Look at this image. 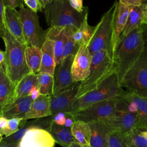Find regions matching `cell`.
<instances>
[{"mask_svg":"<svg viewBox=\"0 0 147 147\" xmlns=\"http://www.w3.org/2000/svg\"><path fill=\"white\" fill-rule=\"evenodd\" d=\"M40 92L38 87H35L32 90L29 96L32 98L33 100H36L40 95Z\"/></svg>","mask_w":147,"mask_h":147,"instance_id":"cell-43","label":"cell"},{"mask_svg":"<svg viewBox=\"0 0 147 147\" xmlns=\"http://www.w3.org/2000/svg\"><path fill=\"white\" fill-rule=\"evenodd\" d=\"M53 121V116L37 118L30 121L23 119L21 123L19 130L14 134L9 137H4L1 140L2 142L18 144L26 131L31 128H41L47 130Z\"/></svg>","mask_w":147,"mask_h":147,"instance_id":"cell-17","label":"cell"},{"mask_svg":"<svg viewBox=\"0 0 147 147\" xmlns=\"http://www.w3.org/2000/svg\"><path fill=\"white\" fill-rule=\"evenodd\" d=\"M5 47V67L6 72L15 85L30 73L25 59L26 44L18 41L5 28L1 37Z\"/></svg>","mask_w":147,"mask_h":147,"instance_id":"cell-2","label":"cell"},{"mask_svg":"<svg viewBox=\"0 0 147 147\" xmlns=\"http://www.w3.org/2000/svg\"><path fill=\"white\" fill-rule=\"evenodd\" d=\"M47 131L51 134L55 143L62 147H69L73 142H75L71 128L57 125L52 121Z\"/></svg>","mask_w":147,"mask_h":147,"instance_id":"cell-26","label":"cell"},{"mask_svg":"<svg viewBox=\"0 0 147 147\" xmlns=\"http://www.w3.org/2000/svg\"><path fill=\"white\" fill-rule=\"evenodd\" d=\"M24 3L19 7L18 12L26 45L41 48L47 40L48 29H42L37 13L25 7Z\"/></svg>","mask_w":147,"mask_h":147,"instance_id":"cell-8","label":"cell"},{"mask_svg":"<svg viewBox=\"0 0 147 147\" xmlns=\"http://www.w3.org/2000/svg\"><path fill=\"white\" fill-rule=\"evenodd\" d=\"M140 27L142 29V33L145 47L147 48V26L144 24H141Z\"/></svg>","mask_w":147,"mask_h":147,"instance_id":"cell-44","label":"cell"},{"mask_svg":"<svg viewBox=\"0 0 147 147\" xmlns=\"http://www.w3.org/2000/svg\"><path fill=\"white\" fill-rule=\"evenodd\" d=\"M129 11L127 22L123 30L119 37V40L123 38L130 32L141 26L142 24L141 21L142 16L146 9V7L144 2L142 5L139 6L129 7Z\"/></svg>","mask_w":147,"mask_h":147,"instance_id":"cell-25","label":"cell"},{"mask_svg":"<svg viewBox=\"0 0 147 147\" xmlns=\"http://www.w3.org/2000/svg\"><path fill=\"white\" fill-rule=\"evenodd\" d=\"M33 101L29 96L17 98L3 109L1 115L7 119L16 118L25 119Z\"/></svg>","mask_w":147,"mask_h":147,"instance_id":"cell-18","label":"cell"},{"mask_svg":"<svg viewBox=\"0 0 147 147\" xmlns=\"http://www.w3.org/2000/svg\"><path fill=\"white\" fill-rule=\"evenodd\" d=\"M121 95L118 97L94 104L73 114L75 121L86 123L103 119L115 115L119 110H125Z\"/></svg>","mask_w":147,"mask_h":147,"instance_id":"cell-7","label":"cell"},{"mask_svg":"<svg viewBox=\"0 0 147 147\" xmlns=\"http://www.w3.org/2000/svg\"><path fill=\"white\" fill-rule=\"evenodd\" d=\"M109 147H129L126 141V134L110 132L108 137Z\"/></svg>","mask_w":147,"mask_h":147,"instance_id":"cell-34","label":"cell"},{"mask_svg":"<svg viewBox=\"0 0 147 147\" xmlns=\"http://www.w3.org/2000/svg\"><path fill=\"white\" fill-rule=\"evenodd\" d=\"M52 115L50 96L40 95L38 98L33 101L30 109L25 119H34Z\"/></svg>","mask_w":147,"mask_h":147,"instance_id":"cell-23","label":"cell"},{"mask_svg":"<svg viewBox=\"0 0 147 147\" xmlns=\"http://www.w3.org/2000/svg\"><path fill=\"white\" fill-rule=\"evenodd\" d=\"M71 131L76 142L82 145L90 146L91 133L87 123L75 121L71 127Z\"/></svg>","mask_w":147,"mask_h":147,"instance_id":"cell-30","label":"cell"},{"mask_svg":"<svg viewBox=\"0 0 147 147\" xmlns=\"http://www.w3.org/2000/svg\"><path fill=\"white\" fill-rule=\"evenodd\" d=\"M44 11L49 28L69 27L75 31L80 28L88 13V7L83 13H79L70 6L68 0H53L50 1Z\"/></svg>","mask_w":147,"mask_h":147,"instance_id":"cell-3","label":"cell"},{"mask_svg":"<svg viewBox=\"0 0 147 147\" xmlns=\"http://www.w3.org/2000/svg\"><path fill=\"white\" fill-rule=\"evenodd\" d=\"M88 13L86 14L80 28L73 32V38L79 46H88L94 34L95 26H90L88 24Z\"/></svg>","mask_w":147,"mask_h":147,"instance_id":"cell-28","label":"cell"},{"mask_svg":"<svg viewBox=\"0 0 147 147\" xmlns=\"http://www.w3.org/2000/svg\"><path fill=\"white\" fill-rule=\"evenodd\" d=\"M115 7V2L104 13L100 21L95 26L94 34L87 46L92 56L97 52L106 51L114 59V52L112 44V19Z\"/></svg>","mask_w":147,"mask_h":147,"instance_id":"cell-6","label":"cell"},{"mask_svg":"<svg viewBox=\"0 0 147 147\" xmlns=\"http://www.w3.org/2000/svg\"><path fill=\"white\" fill-rule=\"evenodd\" d=\"M145 48L140 26L118 41L114 61L119 82L141 57Z\"/></svg>","mask_w":147,"mask_h":147,"instance_id":"cell-1","label":"cell"},{"mask_svg":"<svg viewBox=\"0 0 147 147\" xmlns=\"http://www.w3.org/2000/svg\"><path fill=\"white\" fill-rule=\"evenodd\" d=\"M75 56L64 58L55 67L53 75V95L71 87L74 82L72 76V65Z\"/></svg>","mask_w":147,"mask_h":147,"instance_id":"cell-11","label":"cell"},{"mask_svg":"<svg viewBox=\"0 0 147 147\" xmlns=\"http://www.w3.org/2000/svg\"><path fill=\"white\" fill-rule=\"evenodd\" d=\"M142 130L134 127L126 134V141L129 147H147V139L144 137Z\"/></svg>","mask_w":147,"mask_h":147,"instance_id":"cell-31","label":"cell"},{"mask_svg":"<svg viewBox=\"0 0 147 147\" xmlns=\"http://www.w3.org/2000/svg\"><path fill=\"white\" fill-rule=\"evenodd\" d=\"M69 3L70 6L79 13H83L87 8V7L83 6L82 0H69Z\"/></svg>","mask_w":147,"mask_h":147,"instance_id":"cell-39","label":"cell"},{"mask_svg":"<svg viewBox=\"0 0 147 147\" xmlns=\"http://www.w3.org/2000/svg\"><path fill=\"white\" fill-rule=\"evenodd\" d=\"M16 85L7 76L4 63L0 64V114L2 115L3 109L13 102ZM2 116V115H1Z\"/></svg>","mask_w":147,"mask_h":147,"instance_id":"cell-19","label":"cell"},{"mask_svg":"<svg viewBox=\"0 0 147 147\" xmlns=\"http://www.w3.org/2000/svg\"><path fill=\"white\" fill-rule=\"evenodd\" d=\"M92 56L87 46L82 45L75 55L72 65V76L74 82H81L90 73Z\"/></svg>","mask_w":147,"mask_h":147,"instance_id":"cell-14","label":"cell"},{"mask_svg":"<svg viewBox=\"0 0 147 147\" xmlns=\"http://www.w3.org/2000/svg\"><path fill=\"white\" fill-rule=\"evenodd\" d=\"M23 119L21 118H11L9 119L7 126L0 130L1 134L5 137H9L17 132L21 126V123Z\"/></svg>","mask_w":147,"mask_h":147,"instance_id":"cell-35","label":"cell"},{"mask_svg":"<svg viewBox=\"0 0 147 147\" xmlns=\"http://www.w3.org/2000/svg\"><path fill=\"white\" fill-rule=\"evenodd\" d=\"M52 116L53 122L59 126H64L67 117V113L60 112Z\"/></svg>","mask_w":147,"mask_h":147,"instance_id":"cell-37","label":"cell"},{"mask_svg":"<svg viewBox=\"0 0 147 147\" xmlns=\"http://www.w3.org/2000/svg\"><path fill=\"white\" fill-rule=\"evenodd\" d=\"M0 147H18V144L6 143V142H3L1 141Z\"/></svg>","mask_w":147,"mask_h":147,"instance_id":"cell-46","label":"cell"},{"mask_svg":"<svg viewBox=\"0 0 147 147\" xmlns=\"http://www.w3.org/2000/svg\"><path fill=\"white\" fill-rule=\"evenodd\" d=\"M41 50L42 59L40 69L38 74H46L53 76L56 63L53 41L47 39L41 47Z\"/></svg>","mask_w":147,"mask_h":147,"instance_id":"cell-24","label":"cell"},{"mask_svg":"<svg viewBox=\"0 0 147 147\" xmlns=\"http://www.w3.org/2000/svg\"><path fill=\"white\" fill-rule=\"evenodd\" d=\"M5 29V6L2 0H0V37L3 35Z\"/></svg>","mask_w":147,"mask_h":147,"instance_id":"cell-38","label":"cell"},{"mask_svg":"<svg viewBox=\"0 0 147 147\" xmlns=\"http://www.w3.org/2000/svg\"><path fill=\"white\" fill-rule=\"evenodd\" d=\"M121 96L126 102L127 110L136 116V127L147 130V98L124 90Z\"/></svg>","mask_w":147,"mask_h":147,"instance_id":"cell-10","label":"cell"},{"mask_svg":"<svg viewBox=\"0 0 147 147\" xmlns=\"http://www.w3.org/2000/svg\"><path fill=\"white\" fill-rule=\"evenodd\" d=\"M122 88L147 98V48L120 82Z\"/></svg>","mask_w":147,"mask_h":147,"instance_id":"cell-9","label":"cell"},{"mask_svg":"<svg viewBox=\"0 0 147 147\" xmlns=\"http://www.w3.org/2000/svg\"><path fill=\"white\" fill-rule=\"evenodd\" d=\"M123 4L128 7L139 6L144 3V0H119Z\"/></svg>","mask_w":147,"mask_h":147,"instance_id":"cell-41","label":"cell"},{"mask_svg":"<svg viewBox=\"0 0 147 147\" xmlns=\"http://www.w3.org/2000/svg\"><path fill=\"white\" fill-rule=\"evenodd\" d=\"M0 117H1V114H0Z\"/></svg>","mask_w":147,"mask_h":147,"instance_id":"cell-54","label":"cell"},{"mask_svg":"<svg viewBox=\"0 0 147 147\" xmlns=\"http://www.w3.org/2000/svg\"><path fill=\"white\" fill-rule=\"evenodd\" d=\"M68 27H51L48 28L47 39L53 42L56 66L59 65L62 60L64 45L67 37Z\"/></svg>","mask_w":147,"mask_h":147,"instance_id":"cell-22","label":"cell"},{"mask_svg":"<svg viewBox=\"0 0 147 147\" xmlns=\"http://www.w3.org/2000/svg\"><path fill=\"white\" fill-rule=\"evenodd\" d=\"M3 137V136H2L1 134V133H0V142H1V140H2Z\"/></svg>","mask_w":147,"mask_h":147,"instance_id":"cell-53","label":"cell"},{"mask_svg":"<svg viewBox=\"0 0 147 147\" xmlns=\"http://www.w3.org/2000/svg\"><path fill=\"white\" fill-rule=\"evenodd\" d=\"M129 9L120 1H115V7L112 19V44L114 52L118 44L119 37L127 22Z\"/></svg>","mask_w":147,"mask_h":147,"instance_id":"cell-16","label":"cell"},{"mask_svg":"<svg viewBox=\"0 0 147 147\" xmlns=\"http://www.w3.org/2000/svg\"><path fill=\"white\" fill-rule=\"evenodd\" d=\"M144 2H145V5H146V9H147V0H144Z\"/></svg>","mask_w":147,"mask_h":147,"instance_id":"cell-52","label":"cell"},{"mask_svg":"<svg viewBox=\"0 0 147 147\" xmlns=\"http://www.w3.org/2000/svg\"><path fill=\"white\" fill-rule=\"evenodd\" d=\"M115 71L114 59L108 52L102 51L94 54L92 56L89 75L80 82L76 98L96 89Z\"/></svg>","mask_w":147,"mask_h":147,"instance_id":"cell-4","label":"cell"},{"mask_svg":"<svg viewBox=\"0 0 147 147\" xmlns=\"http://www.w3.org/2000/svg\"><path fill=\"white\" fill-rule=\"evenodd\" d=\"M90 128V147H109L108 137L111 132L103 119L88 123Z\"/></svg>","mask_w":147,"mask_h":147,"instance_id":"cell-20","label":"cell"},{"mask_svg":"<svg viewBox=\"0 0 147 147\" xmlns=\"http://www.w3.org/2000/svg\"><path fill=\"white\" fill-rule=\"evenodd\" d=\"M5 52L0 49V64H3L5 61Z\"/></svg>","mask_w":147,"mask_h":147,"instance_id":"cell-48","label":"cell"},{"mask_svg":"<svg viewBox=\"0 0 147 147\" xmlns=\"http://www.w3.org/2000/svg\"><path fill=\"white\" fill-rule=\"evenodd\" d=\"M38 87V75L28 74L17 84L15 88L14 99L29 96L32 90Z\"/></svg>","mask_w":147,"mask_h":147,"instance_id":"cell-27","label":"cell"},{"mask_svg":"<svg viewBox=\"0 0 147 147\" xmlns=\"http://www.w3.org/2000/svg\"><path fill=\"white\" fill-rule=\"evenodd\" d=\"M5 7H9L16 9L17 7H20L24 3V1L22 0H2Z\"/></svg>","mask_w":147,"mask_h":147,"instance_id":"cell-40","label":"cell"},{"mask_svg":"<svg viewBox=\"0 0 147 147\" xmlns=\"http://www.w3.org/2000/svg\"><path fill=\"white\" fill-rule=\"evenodd\" d=\"M55 144L54 139L47 130L35 127L26 131L18 147H54Z\"/></svg>","mask_w":147,"mask_h":147,"instance_id":"cell-15","label":"cell"},{"mask_svg":"<svg viewBox=\"0 0 147 147\" xmlns=\"http://www.w3.org/2000/svg\"><path fill=\"white\" fill-rule=\"evenodd\" d=\"M75 122V120L74 119V115L71 113H67V117L64 124V126L68 128H71Z\"/></svg>","mask_w":147,"mask_h":147,"instance_id":"cell-42","label":"cell"},{"mask_svg":"<svg viewBox=\"0 0 147 147\" xmlns=\"http://www.w3.org/2000/svg\"><path fill=\"white\" fill-rule=\"evenodd\" d=\"M141 135L145 137L146 139H147V130H142L141 131Z\"/></svg>","mask_w":147,"mask_h":147,"instance_id":"cell-51","label":"cell"},{"mask_svg":"<svg viewBox=\"0 0 147 147\" xmlns=\"http://www.w3.org/2000/svg\"><path fill=\"white\" fill-rule=\"evenodd\" d=\"M8 121L9 119L2 116L0 117V130L7 126L8 124Z\"/></svg>","mask_w":147,"mask_h":147,"instance_id":"cell-45","label":"cell"},{"mask_svg":"<svg viewBox=\"0 0 147 147\" xmlns=\"http://www.w3.org/2000/svg\"><path fill=\"white\" fill-rule=\"evenodd\" d=\"M44 9L47 7L48 4L50 2V0H40Z\"/></svg>","mask_w":147,"mask_h":147,"instance_id":"cell-50","label":"cell"},{"mask_svg":"<svg viewBox=\"0 0 147 147\" xmlns=\"http://www.w3.org/2000/svg\"><path fill=\"white\" fill-rule=\"evenodd\" d=\"M75 31L72 28L68 27L67 37L64 45L63 59L68 56H75L80 47L76 44L73 38L72 34Z\"/></svg>","mask_w":147,"mask_h":147,"instance_id":"cell-33","label":"cell"},{"mask_svg":"<svg viewBox=\"0 0 147 147\" xmlns=\"http://www.w3.org/2000/svg\"><path fill=\"white\" fill-rule=\"evenodd\" d=\"M40 94L51 96L53 94V76L46 74H38Z\"/></svg>","mask_w":147,"mask_h":147,"instance_id":"cell-32","label":"cell"},{"mask_svg":"<svg viewBox=\"0 0 147 147\" xmlns=\"http://www.w3.org/2000/svg\"><path fill=\"white\" fill-rule=\"evenodd\" d=\"M42 59L41 48L34 46H26L25 49L26 62L30 74L39 72Z\"/></svg>","mask_w":147,"mask_h":147,"instance_id":"cell-29","label":"cell"},{"mask_svg":"<svg viewBox=\"0 0 147 147\" xmlns=\"http://www.w3.org/2000/svg\"><path fill=\"white\" fill-rule=\"evenodd\" d=\"M69 147H90V146H88V145H82L76 142H73Z\"/></svg>","mask_w":147,"mask_h":147,"instance_id":"cell-49","label":"cell"},{"mask_svg":"<svg viewBox=\"0 0 147 147\" xmlns=\"http://www.w3.org/2000/svg\"><path fill=\"white\" fill-rule=\"evenodd\" d=\"M123 91L118 74L114 71L96 89L76 98L72 104L70 113L74 114L94 104L120 96Z\"/></svg>","mask_w":147,"mask_h":147,"instance_id":"cell-5","label":"cell"},{"mask_svg":"<svg viewBox=\"0 0 147 147\" xmlns=\"http://www.w3.org/2000/svg\"><path fill=\"white\" fill-rule=\"evenodd\" d=\"M142 24H144L147 26V9L144 11L142 18V21H141Z\"/></svg>","mask_w":147,"mask_h":147,"instance_id":"cell-47","label":"cell"},{"mask_svg":"<svg viewBox=\"0 0 147 147\" xmlns=\"http://www.w3.org/2000/svg\"><path fill=\"white\" fill-rule=\"evenodd\" d=\"M24 3L33 11H43L44 8L40 0H24Z\"/></svg>","mask_w":147,"mask_h":147,"instance_id":"cell-36","label":"cell"},{"mask_svg":"<svg viewBox=\"0 0 147 147\" xmlns=\"http://www.w3.org/2000/svg\"><path fill=\"white\" fill-rule=\"evenodd\" d=\"M5 25L18 41L26 44L18 11L11 7H5Z\"/></svg>","mask_w":147,"mask_h":147,"instance_id":"cell-21","label":"cell"},{"mask_svg":"<svg viewBox=\"0 0 147 147\" xmlns=\"http://www.w3.org/2000/svg\"><path fill=\"white\" fill-rule=\"evenodd\" d=\"M111 132L124 134L136 127V116L127 110H119L115 115L103 119Z\"/></svg>","mask_w":147,"mask_h":147,"instance_id":"cell-13","label":"cell"},{"mask_svg":"<svg viewBox=\"0 0 147 147\" xmlns=\"http://www.w3.org/2000/svg\"><path fill=\"white\" fill-rule=\"evenodd\" d=\"M80 83V82H75L69 88L56 95L50 96L51 110L52 115L60 112L70 113Z\"/></svg>","mask_w":147,"mask_h":147,"instance_id":"cell-12","label":"cell"}]
</instances>
